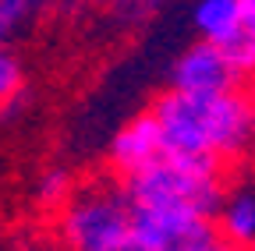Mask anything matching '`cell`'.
Segmentation results:
<instances>
[{"mask_svg":"<svg viewBox=\"0 0 255 251\" xmlns=\"http://www.w3.org/2000/svg\"><path fill=\"white\" fill-rule=\"evenodd\" d=\"M163 152L206 156L216 163H241L255 142L252 92L234 85L223 92H177L167 88L152 99Z\"/></svg>","mask_w":255,"mask_h":251,"instance_id":"obj_1","label":"cell"},{"mask_svg":"<svg viewBox=\"0 0 255 251\" xmlns=\"http://www.w3.org/2000/svg\"><path fill=\"white\" fill-rule=\"evenodd\" d=\"M121 187L131 209L188 212L213 219L223 191H227V173H223V163L206 160V156L159 152L152 163L128 173Z\"/></svg>","mask_w":255,"mask_h":251,"instance_id":"obj_2","label":"cell"},{"mask_svg":"<svg viewBox=\"0 0 255 251\" xmlns=\"http://www.w3.org/2000/svg\"><path fill=\"white\" fill-rule=\"evenodd\" d=\"M57 244L64 251H128L135 230L124 187L117 180L75 184L57 209Z\"/></svg>","mask_w":255,"mask_h":251,"instance_id":"obj_3","label":"cell"},{"mask_svg":"<svg viewBox=\"0 0 255 251\" xmlns=\"http://www.w3.org/2000/svg\"><path fill=\"white\" fill-rule=\"evenodd\" d=\"M191 25L199 39L227 53L241 78L255 71V0H199Z\"/></svg>","mask_w":255,"mask_h":251,"instance_id":"obj_4","label":"cell"},{"mask_svg":"<svg viewBox=\"0 0 255 251\" xmlns=\"http://www.w3.org/2000/svg\"><path fill=\"white\" fill-rule=\"evenodd\" d=\"M131 230H135V244L145 251H206L220 241L213 219L188 212L131 209Z\"/></svg>","mask_w":255,"mask_h":251,"instance_id":"obj_5","label":"cell"},{"mask_svg":"<svg viewBox=\"0 0 255 251\" xmlns=\"http://www.w3.org/2000/svg\"><path fill=\"white\" fill-rule=\"evenodd\" d=\"M241 82L245 78L234 71L227 53L206 39H195L191 46H184L170 68V88L177 92H223Z\"/></svg>","mask_w":255,"mask_h":251,"instance_id":"obj_6","label":"cell"},{"mask_svg":"<svg viewBox=\"0 0 255 251\" xmlns=\"http://www.w3.org/2000/svg\"><path fill=\"white\" fill-rule=\"evenodd\" d=\"M159 152H163V138H159L156 117L145 110V113H135L131 120H124L114 131V138L107 145V160L121 177H128V173L142 170L145 163H152Z\"/></svg>","mask_w":255,"mask_h":251,"instance_id":"obj_7","label":"cell"},{"mask_svg":"<svg viewBox=\"0 0 255 251\" xmlns=\"http://www.w3.org/2000/svg\"><path fill=\"white\" fill-rule=\"evenodd\" d=\"M213 227L223 244H234L241 251H248L255 244V191L248 184L223 191V198L213 212Z\"/></svg>","mask_w":255,"mask_h":251,"instance_id":"obj_8","label":"cell"},{"mask_svg":"<svg viewBox=\"0 0 255 251\" xmlns=\"http://www.w3.org/2000/svg\"><path fill=\"white\" fill-rule=\"evenodd\" d=\"M75 191V177L68 167H46L36 173V180H32V205H39L46 212H57L64 205V198H68Z\"/></svg>","mask_w":255,"mask_h":251,"instance_id":"obj_9","label":"cell"},{"mask_svg":"<svg viewBox=\"0 0 255 251\" xmlns=\"http://www.w3.org/2000/svg\"><path fill=\"white\" fill-rule=\"evenodd\" d=\"M21 92H25V64H21V57L4 43L0 46V110L14 106Z\"/></svg>","mask_w":255,"mask_h":251,"instance_id":"obj_10","label":"cell"},{"mask_svg":"<svg viewBox=\"0 0 255 251\" xmlns=\"http://www.w3.org/2000/svg\"><path fill=\"white\" fill-rule=\"evenodd\" d=\"M167 0H110V11L128 21V25H135V21H145L152 11H159Z\"/></svg>","mask_w":255,"mask_h":251,"instance_id":"obj_11","label":"cell"},{"mask_svg":"<svg viewBox=\"0 0 255 251\" xmlns=\"http://www.w3.org/2000/svg\"><path fill=\"white\" fill-rule=\"evenodd\" d=\"M21 28H25V21H21L18 14H11L7 7H0V46L11 43V39L21 32Z\"/></svg>","mask_w":255,"mask_h":251,"instance_id":"obj_12","label":"cell"},{"mask_svg":"<svg viewBox=\"0 0 255 251\" xmlns=\"http://www.w3.org/2000/svg\"><path fill=\"white\" fill-rule=\"evenodd\" d=\"M0 7H7L11 14H18L25 25L36 18V11H39V0H0Z\"/></svg>","mask_w":255,"mask_h":251,"instance_id":"obj_13","label":"cell"},{"mask_svg":"<svg viewBox=\"0 0 255 251\" xmlns=\"http://www.w3.org/2000/svg\"><path fill=\"white\" fill-rule=\"evenodd\" d=\"M11 251H64L57 241H50V237H21Z\"/></svg>","mask_w":255,"mask_h":251,"instance_id":"obj_14","label":"cell"},{"mask_svg":"<svg viewBox=\"0 0 255 251\" xmlns=\"http://www.w3.org/2000/svg\"><path fill=\"white\" fill-rule=\"evenodd\" d=\"M206 251H241V248H234V244H223V241H216L213 248H206Z\"/></svg>","mask_w":255,"mask_h":251,"instance_id":"obj_15","label":"cell"},{"mask_svg":"<svg viewBox=\"0 0 255 251\" xmlns=\"http://www.w3.org/2000/svg\"><path fill=\"white\" fill-rule=\"evenodd\" d=\"M128 251H145V248H138V244H131V248H128Z\"/></svg>","mask_w":255,"mask_h":251,"instance_id":"obj_16","label":"cell"}]
</instances>
